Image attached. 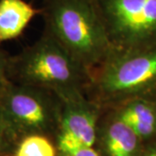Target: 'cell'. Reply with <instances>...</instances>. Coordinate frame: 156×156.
Masks as SVG:
<instances>
[{
	"instance_id": "1",
	"label": "cell",
	"mask_w": 156,
	"mask_h": 156,
	"mask_svg": "<svg viewBox=\"0 0 156 156\" xmlns=\"http://www.w3.org/2000/svg\"><path fill=\"white\" fill-rule=\"evenodd\" d=\"M45 17L47 32L89 74L114 50L94 0H48Z\"/></svg>"
},
{
	"instance_id": "2",
	"label": "cell",
	"mask_w": 156,
	"mask_h": 156,
	"mask_svg": "<svg viewBox=\"0 0 156 156\" xmlns=\"http://www.w3.org/2000/svg\"><path fill=\"white\" fill-rule=\"evenodd\" d=\"M16 83L49 90L61 97L83 92L89 74L49 32L9 60L7 76Z\"/></svg>"
},
{
	"instance_id": "3",
	"label": "cell",
	"mask_w": 156,
	"mask_h": 156,
	"mask_svg": "<svg viewBox=\"0 0 156 156\" xmlns=\"http://www.w3.org/2000/svg\"><path fill=\"white\" fill-rule=\"evenodd\" d=\"M91 81L101 102L156 97V44L114 50Z\"/></svg>"
},
{
	"instance_id": "4",
	"label": "cell",
	"mask_w": 156,
	"mask_h": 156,
	"mask_svg": "<svg viewBox=\"0 0 156 156\" xmlns=\"http://www.w3.org/2000/svg\"><path fill=\"white\" fill-rule=\"evenodd\" d=\"M60 115V101L46 89L10 82L0 96V117L10 140L59 128Z\"/></svg>"
},
{
	"instance_id": "5",
	"label": "cell",
	"mask_w": 156,
	"mask_h": 156,
	"mask_svg": "<svg viewBox=\"0 0 156 156\" xmlns=\"http://www.w3.org/2000/svg\"><path fill=\"white\" fill-rule=\"evenodd\" d=\"M114 50L156 44V0H94Z\"/></svg>"
},
{
	"instance_id": "6",
	"label": "cell",
	"mask_w": 156,
	"mask_h": 156,
	"mask_svg": "<svg viewBox=\"0 0 156 156\" xmlns=\"http://www.w3.org/2000/svg\"><path fill=\"white\" fill-rule=\"evenodd\" d=\"M61 102L59 130L69 133L84 145H95L98 129L100 109L96 102L76 92L58 97Z\"/></svg>"
},
{
	"instance_id": "7",
	"label": "cell",
	"mask_w": 156,
	"mask_h": 156,
	"mask_svg": "<svg viewBox=\"0 0 156 156\" xmlns=\"http://www.w3.org/2000/svg\"><path fill=\"white\" fill-rule=\"evenodd\" d=\"M98 134L105 156H140L143 141L114 112L99 127Z\"/></svg>"
},
{
	"instance_id": "8",
	"label": "cell",
	"mask_w": 156,
	"mask_h": 156,
	"mask_svg": "<svg viewBox=\"0 0 156 156\" xmlns=\"http://www.w3.org/2000/svg\"><path fill=\"white\" fill-rule=\"evenodd\" d=\"M115 115L144 141L156 138V97H137L118 104Z\"/></svg>"
},
{
	"instance_id": "9",
	"label": "cell",
	"mask_w": 156,
	"mask_h": 156,
	"mask_svg": "<svg viewBox=\"0 0 156 156\" xmlns=\"http://www.w3.org/2000/svg\"><path fill=\"white\" fill-rule=\"evenodd\" d=\"M37 13L24 0H0V43L19 37Z\"/></svg>"
},
{
	"instance_id": "10",
	"label": "cell",
	"mask_w": 156,
	"mask_h": 156,
	"mask_svg": "<svg viewBox=\"0 0 156 156\" xmlns=\"http://www.w3.org/2000/svg\"><path fill=\"white\" fill-rule=\"evenodd\" d=\"M13 156H56V150L44 134H32L17 139Z\"/></svg>"
},
{
	"instance_id": "11",
	"label": "cell",
	"mask_w": 156,
	"mask_h": 156,
	"mask_svg": "<svg viewBox=\"0 0 156 156\" xmlns=\"http://www.w3.org/2000/svg\"><path fill=\"white\" fill-rule=\"evenodd\" d=\"M57 147L60 153L70 156H101L93 147L84 145L76 137L62 130L58 133Z\"/></svg>"
},
{
	"instance_id": "12",
	"label": "cell",
	"mask_w": 156,
	"mask_h": 156,
	"mask_svg": "<svg viewBox=\"0 0 156 156\" xmlns=\"http://www.w3.org/2000/svg\"><path fill=\"white\" fill-rule=\"evenodd\" d=\"M140 156H156V140L147 141V144L142 148Z\"/></svg>"
},
{
	"instance_id": "13",
	"label": "cell",
	"mask_w": 156,
	"mask_h": 156,
	"mask_svg": "<svg viewBox=\"0 0 156 156\" xmlns=\"http://www.w3.org/2000/svg\"><path fill=\"white\" fill-rule=\"evenodd\" d=\"M8 140H10L9 135L7 134L5 125H4V123L1 120V117H0V154H2V152L4 150V148L5 147L6 141Z\"/></svg>"
},
{
	"instance_id": "14",
	"label": "cell",
	"mask_w": 156,
	"mask_h": 156,
	"mask_svg": "<svg viewBox=\"0 0 156 156\" xmlns=\"http://www.w3.org/2000/svg\"><path fill=\"white\" fill-rule=\"evenodd\" d=\"M8 63H9V60L6 58L4 53L0 51V73L7 75Z\"/></svg>"
},
{
	"instance_id": "15",
	"label": "cell",
	"mask_w": 156,
	"mask_h": 156,
	"mask_svg": "<svg viewBox=\"0 0 156 156\" xmlns=\"http://www.w3.org/2000/svg\"><path fill=\"white\" fill-rule=\"evenodd\" d=\"M11 81L9 80V77L6 74L0 73V96L2 95L3 92L6 89L7 85L9 84Z\"/></svg>"
},
{
	"instance_id": "16",
	"label": "cell",
	"mask_w": 156,
	"mask_h": 156,
	"mask_svg": "<svg viewBox=\"0 0 156 156\" xmlns=\"http://www.w3.org/2000/svg\"><path fill=\"white\" fill-rule=\"evenodd\" d=\"M59 156H70L69 154H63V153H60V155Z\"/></svg>"
}]
</instances>
